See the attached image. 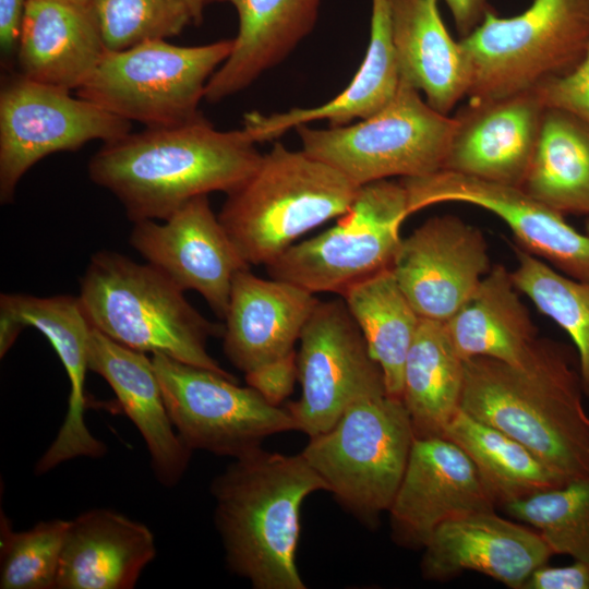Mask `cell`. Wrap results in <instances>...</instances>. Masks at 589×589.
I'll use <instances>...</instances> for the list:
<instances>
[{
	"label": "cell",
	"instance_id": "17",
	"mask_svg": "<svg viewBox=\"0 0 589 589\" xmlns=\"http://www.w3.org/2000/svg\"><path fill=\"white\" fill-rule=\"evenodd\" d=\"M495 507L468 455L444 436H430L414 437L387 514L394 541L422 550L442 524Z\"/></svg>",
	"mask_w": 589,
	"mask_h": 589
},
{
	"label": "cell",
	"instance_id": "26",
	"mask_svg": "<svg viewBox=\"0 0 589 589\" xmlns=\"http://www.w3.org/2000/svg\"><path fill=\"white\" fill-rule=\"evenodd\" d=\"M400 81L424 93L426 103L447 115L467 96L471 69L460 40L449 35L437 0H388Z\"/></svg>",
	"mask_w": 589,
	"mask_h": 589
},
{
	"label": "cell",
	"instance_id": "38",
	"mask_svg": "<svg viewBox=\"0 0 589 589\" xmlns=\"http://www.w3.org/2000/svg\"><path fill=\"white\" fill-rule=\"evenodd\" d=\"M244 374L248 386L271 405L280 406L292 394L298 381L297 351L294 349Z\"/></svg>",
	"mask_w": 589,
	"mask_h": 589
},
{
	"label": "cell",
	"instance_id": "9",
	"mask_svg": "<svg viewBox=\"0 0 589 589\" xmlns=\"http://www.w3.org/2000/svg\"><path fill=\"white\" fill-rule=\"evenodd\" d=\"M454 122L400 81L386 106L357 123L327 129L301 124L296 130L304 152L361 187L442 170Z\"/></svg>",
	"mask_w": 589,
	"mask_h": 589
},
{
	"label": "cell",
	"instance_id": "23",
	"mask_svg": "<svg viewBox=\"0 0 589 589\" xmlns=\"http://www.w3.org/2000/svg\"><path fill=\"white\" fill-rule=\"evenodd\" d=\"M156 555L147 526L107 508L69 520L58 589H131Z\"/></svg>",
	"mask_w": 589,
	"mask_h": 589
},
{
	"label": "cell",
	"instance_id": "28",
	"mask_svg": "<svg viewBox=\"0 0 589 589\" xmlns=\"http://www.w3.org/2000/svg\"><path fill=\"white\" fill-rule=\"evenodd\" d=\"M510 272L493 266L470 299L445 322L453 346L462 360L489 357L527 368L539 356L544 340L521 302Z\"/></svg>",
	"mask_w": 589,
	"mask_h": 589
},
{
	"label": "cell",
	"instance_id": "13",
	"mask_svg": "<svg viewBox=\"0 0 589 589\" xmlns=\"http://www.w3.org/2000/svg\"><path fill=\"white\" fill-rule=\"evenodd\" d=\"M297 359L301 396L287 408L309 437L329 430L358 399L387 393L342 298L317 301L300 334Z\"/></svg>",
	"mask_w": 589,
	"mask_h": 589
},
{
	"label": "cell",
	"instance_id": "22",
	"mask_svg": "<svg viewBox=\"0 0 589 589\" xmlns=\"http://www.w3.org/2000/svg\"><path fill=\"white\" fill-rule=\"evenodd\" d=\"M88 366L106 380L141 433L157 480L165 486L176 485L188 468L192 450L171 422L152 358L93 327Z\"/></svg>",
	"mask_w": 589,
	"mask_h": 589
},
{
	"label": "cell",
	"instance_id": "43",
	"mask_svg": "<svg viewBox=\"0 0 589 589\" xmlns=\"http://www.w3.org/2000/svg\"><path fill=\"white\" fill-rule=\"evenodd\" d=\"M586 233L589 235V219H588V221L586 224Z\"/></svg>",
	"mask_w": 589,
	"mask_h": 589
},
{
	"label": "cell",
	"instance_id": "5",
	"mask_svg": "<svg viewBox=\"0 0 589 589\" xmlns=\"http://www.w3.org/2000/svg\"><path fill=\"white\" fill-rule=\"evenodd\" d=\"M359 188L303 149L275 143L227 194L218 218L243 260L266 266L306 232L347 213Z\"/></svg>",
	"mask_w": 589,
	"mask_h": 589
},
{
	"label": "cell",
	"instance_id": "11",
	"mask_svg": "<svg viewBox=\"0 0 589 589\" xmlns=\"http://www.w3.org/2000/svg\"><path fill=\"white\" fill-rule=\"evenodd\" d=\"M153 364L171 422L191 449L238 458L274 434L298 431L288 410L236 377L155 353Z\"/></svg>",
	"mask_w": 589,
	"mask_h": 589
},
{
	"label": "cell",
	"instance_id": "27",
	"mask_svg": "<svg viewBox=\"0 0 589 589\" xmlns=\"http://www.w3.org/2000/svg\"><path fill=\"white\" fill-rule=\"evenodd\" d=\"M400 84L392 38L388 0H372L370 39L364 59L347 87L333 99L313 108H292L285 112L263 115L249 112L243 129L255 143L273 141L290 129L326 120L329 127L365 119L396 95Z\"/></svg>",
	"mask_w": 589,
	"mask_h": 589
},
{
	"label": "cell",
	"instance_id": "18",
	"mask_svg": "<svg viewBox=\"0 0 589 589\" xmlns=\"http://www.w3.org/2000/svg\"><path fill=\"white\" fill-rule=\"evenodd\" d=\"M546 106L537 89L468 101L454 118L442 170L521 187Z\"/></svg>",
	"mask_w": 589,
	"mask_h": 589
},
{
	"label": "cell",
	"instance_id": "30",
	"mask_svg": "<svg viewBox=\"0 0 589 589\" xmlns=\"http://www.w3.org/2000/svg\"><path fill=\"white\" fill-rule=\"evenodd\" d=\"M520 188L563 214L589 215V122L546 107Z\"/></svg>",
	"mask_w": 589,
	"mask_h": 589
},
{
	"label": "cell",
	"instance_id": "39",
	"mask_svg": "<svg viewBox=\"0 0 589 589\" xmlns=\"http://www.w3.org/2000/svg\"><path fill=\"white\" fill-rule=\"evenodd\" d=\"M524 589H589V565L579 561L565 566L544 564L531 573Z\"/></svg>",
	"mask_w": 589,
	"mask_h": 589
},
{
	"label": "cell",
	"instance_id": "12",
	"mask_svg": "<svg viewBox=\"0 0 589 589\" xmlns=\"http://www.w3.org/2000/svg\"><path fill=\"white\" fill-rule=\"evenodd\" d=\"M71 91L13 73L0 89V201H13L22 177L44 157L107 143L131 132L130 121Z\"/></svg>",
	"mask_w": 589,
	"mask_h": 589
},
{
	"label": "cell",
	"instance_id": "19",
	"mask_svg": "<svg viewBox=\"0 0 589 589\" xmlns=\"http://www.w3.org/2000/svg\"><path fill=\"white\" fill-rule=\"evenodd\" d=\"M0 316L11 320L22 329L33 326L43 333L59 357L70 382L64 421L53 442L37 461L36 473L49 472L73 458L103 456L106 453L105 444L89 432L85 423V378L89 370L93 326L79 296L2 293Z\"/></svg>",
	"mask_w": 589,
	"mask_h": 589
},
{
	"label": "cell",
	"instance_id": "33",
	"mask_svg": "<svg viewBox=\"0 0 589 589\" xmlns=\"http://www.w3.org/2000/svg\"><path fill=\"white\" fill-rule=\"evenodd\" d=\"M513 251L517 259L510 272L515 287L573 340L582 389L589 396V280L557 272L519 245Z\"/></svg>",
	"mask_w": 589,
	"mask_h": 589
},
{
	"label": "cell",
	"instance_id": "36",
	"mask_svg": "<svg viewBox=\"0 0 589 589\" xmlns=\"http://www.w3.org/2000/svg\"><path fill=\"white\" fill-rule=\"evenodd\" d=\"M69 520L52 519L15 531L5 514L0 516V588H56L61 551Z\"/></svg>",
	"mask_w": 589,
	"mask_h": 589
},
{
	"label": "cell",
	"instance_id": "2",
	"mask_svg": "<svg viewBox=\"0 0 589 589\" xmlns=\"http://www.w3.org/2000/svg\"><path fill=\"white\" fill-rule=\"evenodd\" d=\"M569 350L544 340L517 368L489 357L464 360L460 408L518 441L565 482L589 479V412Z\"/></svg>",
	"mask_w": 589,
	"mask_h": 589
},
{
	"label": "cell",
	"instance_id": "20",
	"mask_svg": "<svg viewBox=\"0 0 589 589\" xmlns=\"http://www.w3.org/2000/svg\"><path fill=\"white\" fill-rule=\"evenodd\" d=\"M422 550L420 568L425 579L444 581L473 570L512 589H524L531 573L554 555L538 531L495 510L442 524Z\"/></svg>",
	"mask_w": 589,
	"mask_h": 589
},
{
	"label": "cell",
	"instance_id": "21",
	"mask_svg": "<svg viewBox=\"0 0 589 589\" xmlns=\"http://www.w3.org/2000/svg\"><path fill=\"white\" fill-rule=\"evenodd\" d=\"M317 301L291 283L238 272L224 317L225 356L247 373L289 353Z\"/></svg>",
	"mask_w": 589,
	"mask_h": 589
},
{
	"label": "cell",
	"instance_id": "4",
	"mask_svg": "<svg viewBox=\"0 0 589 589\" xmlns=\"http://www.w3.org/2000/svg\"><path fill=\"white\" fill-rule=\"evenodd\" d=\"M79 298L92 326L112 340L236 377L207 351L224 325L205 318L153 265L98 251L81 278Z\"/></svg>",
	"mask_w": 589,
	"mask_h": 589
},
{
	"label": "cell",
	"instance_id": "40",
	"mask_svg": "<svg viewBox=\"0 0 589 589\" xmlns=\"http://www.w3.org/2000/svg\"><path fill=\"white\" fill-rule=\"evenodd\" d=\"M25 0H0L1 64L8 69L16 60Z\"/></svg>",
	"mask_w": 589,
	"mask_h": 589
},
{
	"label": "cell",
	"instance_id": "3",
	"mask_svg": "<svg viewBox=\"0 0 589 589\" xmlns=\"http://www.w3.org/2000/svg\"><path fill=\"white\" fill-rule=\"evenodd\" d=\"M327 491L302 454L259 447L233 458L211 484L229 569L255 589H305L296 552L304 500Z\"/></svg>",
	"mask_w": 589,
	"mask_h": 589
},
{
	"label": "cell",
	"instance_id": "7",
	"mask_svg": "<svg viewBox=\"0 0 589 589\" xmlns=\"http://www.w3.org/2000/svg\"><path fill=\"white\" fill-rule=\"evenodd\" d=\"M471 69L470 101L533 89L573 70L589 44V0H533L510 17L490 10L459 39Z\"/></svg>",
	"mask_w": 589,
	"mask_h": 589
},
{
	"label": "cell",
	"instance_id": "29",
	"mask_svg": "<svg viewBox=\"0 0 589 589\" xmlns=\"http://www.w3.org/2000/svg\"><path fill=\"white\" fill-rule=\"evenodd\" d=\"M464 360L445 322L421 318L404 366L401 400L414 437L442 436L460 409Z\"/></svg>",
	"mask_w": 589,
	"mask_h": 589
},
{
	"label": "cell",
	"instance_id": "6",
	"mask_svg": "<svg viewBox=\"0 0 589 589\" xmlns=\"http://www.w3.org/2000/svg\"><path fill=\"white\" fill-rule=\"evenodd\" d=\"M301 454L327 491L363 525L387 513L414 440L401 399L380 393L349 406L326 432L309 437Z\"/></svg>",
	"mask_w": 589,
	"mask_h": 589
},
{
	"label": "cell",
	"instance_id": "37",
	"mask_svg": "<svg viewBox=\"0 0 589 589\" xmlns=\"http://www.w3.org/2000/svg\"><path fill=\"white\" fill-rule=\"evenodd\" d=\"M536 89L546 107L570 111L589 122V44L573 70L543 82Z\"/></svg>",
	"mask_w": 589,
	"mask_h": 589
},
{
	"label": "cell",
	"instance_id": "24",
	"mask_svg": "<svg viewBox=\"0 0 589 589\" xmlns=\"http://www.w3.org/2000/svg\"><path fill=\"white\" fill-rule=\"evenodd\" d=\"M107 50L92 7L25 0L16 53L23 76L76 91Z\"/></svg>",
	"mask_w": 589,
	"mask_h": 589
},
{
	"label": "cell",
	"instance_id": "16",
	"mask_svg": "<svg viewBox=\"0 0 589 589\" xmlns=\"http://www.w3.org/2000/svg\"><path fill=\"white\" fill-rule=\"evenodd\" d=\"M481 231L452 215L435 216L401 239L390 269L421 318L446 322L491 269Z\"/></svg>",
	"mask_w": 589,
	"mask_h": 589
},
{
	"label": "cell",
	"instance_id": "8",
	"mask_svg": "<svg viewBox=\"0 0 589 589\" xmlns=\"http://www.w3.org/2000/svg\"><path fill=\"white\" fill-rule=\"evenodd\" d=\"M232 45V39L202 46L146 40L107 50L75 95L145 128L188 122L201 115L206 85Z\"/></svg>",
	"mask_w": 589,
	"mask_h": 589
},
{
	"label": "cell",
	"instance_id": "31",
	"mask_svg": "<svg viewBox=\"0 0 589 589\" xmlns=\"http://www.w3.org/2000/svg\"><path fill=\"white\" fill-rule=\"evenodd\" d=\"M340 297L383 372L387 394L401 399L405 361L421 317L390 267L354 284Z\"/></svg>",
	"mask_w": 589,
	"mask_h": 589
},
{
	"label": "cell",
	"instance_id": "42",
	"mask_svg": "<svg viewBox=\"0 0 589 589\" xmlns=\"http://www.w3.org/2000/svg\"><path fill=\"white\" fill-rule=\"evenodd\" d=\"M62 3L81 7V8H91L94 0H55Z\"/></svg>",
	"mask_w": 589,
	"mask_h": 589
},
{
	"label": "cell",
	"instance_id": "25",
	"mask_svg": "<svg viewBox=\"0 0 589 589\" xmlns=\"http://www.w3.org/2000/svg\"><path fill=\"white\" fill-rule=\"evenodd\" d=\"M238 14L229 57L209 79L204 99L215 104L250 86L283 62L313 29L321 0H207Z\"/></svg>",
	"mask_w": 589,
	"mask_h": 589
},
{
	"label": "cell",
	"instance_id": "35",
	"mask_svg": "<svg viewBox=\"0 0 589 589\" xmlns=\"http://www.w3.org/2000/svg\"><path fill=\"white\" fill-rule=\"evenodd\" d=\"M207 0H94L92 10L108 50L166 40L203 20Z\"/></svg>",
	"mask_w": 589,
	"mask_h": 589
},
{
	"label": "cell",
	"instance_id": "15",
	"mask_svg": "<svg viewBox=\"0 0 589 589\" xmlns=\"http://www.w3.org/2000/svg\"><path fill=\"white\" fill-rule=\"evenodd\" d=\"M133 223L130 244L184 292L196 291L223 318L236 274L250 268L211 207L196 196L169 217Z\"/></svg>",
	"mask_w": 589,
	"mask_h": 589
},
{
	"label": "cell",
	"instance_id": "14",
	"mask_svg": "<svg viewBox=\"0 0 589 589\" xmlns=\"http://www.w3.org/2000/svg\"><path fill=\"white\" fill-rule=\"evenodd\" d=\"M409 215L444 202H462L492 212L513 231L518 245L561 273L589 280V235L573 228L564 214L513 187L438 170L402 178Z\"/></svg>",
	"mask_w": 589,
	"mask_h": 589
},
{
	"label": "cell",
	"instance_id": "32",
	"mask_svg": "<svg viewBox=\"0 0 589 589\" xmlns=\"http://www.w3.org/2000/svg\"><path fill=\"white\" fill-rule=\"evenodd\" d=\"M442 436L468 455L496 507L567 483L518 441L461 408Z\"/></svg>",
	"mask_w": 589,
	"mask_h": 589
},
{
	"label": "cell",
	"instance_id": "34",
	"mask_svg": "<svg viewBox=\"0 0 589 589\" xmlns=\"http://www.w3.org/2000/svg\"><path fill=\"white\" fill-rule=\"evenodd\" d=\"M502 508L538 531L554 554L589 565V479L569 481Z\"/></svg>",
	"mask_w": 589,
	"mask_h": 589
},
{
	"label": "cell",
	"instance_id": "1",
	"mask_svg": "<svg viewBox=\"0 0 589 589\" xmlns=\"http://www.w3.org/2000/svg\"><path fill=\"white\" fill-rule=\"evenodd\" d=\"M241 130H217L201 113L188 122L145 128L103 143L91 180L109 191L132 221L164 220L188 201L233 191L262 155Z\"/></svg>",
	"mask_w": 589,
	"mask_h": 589
},
{
	"label": "cell",
	"instance_id": "10",
	"mask_svg": "<svg viewBox=\"0 0 589 589\" xmlns=\"http://www.w3.org/2000/svg\"><path fill=\"white\" fill-rule=\"evenodd\" d=\"M408 216V196L401 182L384 179L366 183L333 227L292 244L265 266L266 272L314 294L340 296L392 266Z\"/></svg>",
	"mask_w": 589,
	"mask_h": 589
},
{
	"label": "cell",
	"instance_id": "41",
	"mask_svg": "<svg viewBox=\"0 0 589 589\" xmlns=\"http://www.w3.org/2000/svg\"><path fill=\"white\" fill-rule=\"evenodd\" d=\"M461 38L471 34L491 10L488 0H445Z\"/></svg>",
	"mask_w": 589,
	"mask_h": 589
}]
</instances>
